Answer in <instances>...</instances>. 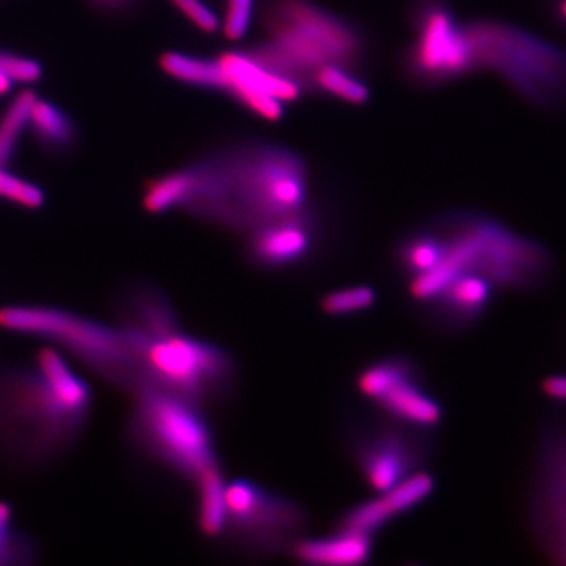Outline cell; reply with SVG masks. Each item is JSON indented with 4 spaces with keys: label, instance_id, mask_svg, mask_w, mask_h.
<instances>
[{
    "label": "cell",
    "instance_id": "20",
    "mask_svg": "<svg viewBox=\"0 0 566 566\" xmlns=\"http://www.w3.org/2000/svg\"><path fill=\"white\" fill-rule=\"evenodd\" d=\"M193 485L197 490V526L207 538L226 536L227 527V479L222 465H212L202 472Z\"/></svg>",
    "mask_w": 566,
    "mask_h": 566
},
{
    "label": "cell",
    "instance_id": "10",
    "mask_svg": "<svg viewBox=\"0 0 566 566\" xmlns=\"http://www.w3.org/2000/svg\"><path fill=\"white\" fill-rule=\"evenodd\" d=\"M348 449L354 465L375 493L390 490L420 471L430 455L427 431L387 417L354 427L349 431Z\"/></svg>",
    "mask_w": 566,
    "mask_h": 566
},
{
    "label": "cell",
    "instance_id": "27",
    "mask_svg": "<svg viewBox=\"0 0 566 566\" xmlns=\"http://www.w3.org/2000/svg\"><path fill=\"white\" fill-rule=\"evenodd\" d=\"M169 2L200 32L214 33L221 28L218 14L203 0H169Z\"/></svg>",
    "mask_w": 566,
    "mask_h": 566
},
{
    "label": "cell",
    "instance_id": "30",
    "mask_svg": "<svg viewBox=\"0 0 566 566\" xmlns=\"http://www.w3.org/2000/svg\"><path fill=\"white\" fill-rule=\"evenodd\" d=\"M542 389L553 400L566 403V375L547 376L543 379Z\"/></svg>",
    "mask_w": 566,
    "mask_h": 566
},
{
    "label": "cell",
    "instance_id": "2",
    "mask_svg": "<svg viewBox=\"0 0 566 566\" xmlns=\"http://www.w3.org/2000/svg\"><path fill=\"white\" fill-rule=\"evenodd\" d=\"M91 386L61 353L0 371V455L22 465L59 460L76 444L92 409Z\"/></svg>",
    "mask_w": 566,
    "mask_h": 566
},
{
    "label": "cell",
    "instance_id": "15",
    "mask_svg": "<svg viewBox=\"0 0 566 566\" xmlns=\"http://www.w3.org/2000/svg\"><path fill=\"white\" fill-rule=\"evenodd\" d=\"M115 318L126 340L158 337L182 327L169 297L150 282L132 283L123 290L115 303Z\"/></svg>",
    "mask_w": 566,
    "mask_h": 566
},
{
    "label": "cell",
    "instance_id": "24",
    "mask_svg": "<svg viewBox=\"0 0 566 566\" xmlns=\"http://www.w3.org/2000/svg\"><path fill=\"white\" fill-rule=\"evenodd\" d=\"M39 558V546L32 536L14 524L13 506L0 501V566L33 565Z\"/></svg>",
    "mask_w": 566,
    "mask_h": 566
},
{
    "label": "cell",
    "instance_id": "23",
    "mask_svg": "<svg viewBox=\"0 0 566 566\" xmlns=\"http://www.w3.org/2000/svg\"><path fill=\"white\" fill-rule=\"evenodd\" d=\"M39 93L32 87L13 96L0 114V167H10L22 134L28 132L29 115Z\"/></svg>",
    "mask_w": 566,
    "mask_h": 566
},
{
    "label": "cell",
    "instance_id": "4",
    "mask_svg": "<svg viewBox=\"0 0 566 566\" xmlns=\"http://www.w3.org/2000/svg\"><path fill=\"white\" fill-rule=\"evenodd\" d=\"M139 374V386L166 390L207 408L221 403L237 386L238 367L222 346L192 337L185 329L158 337L126 340Z\"/></svg>",
    "mask_w": 566,
    "mask_h": 566
},
{
    "label": "cell",
    "instance_id": "17",
    "mask_svg": "<svg viewBox=\"0 0 566 566\" xmlns=\"http://www.w3.org/2000/svg\"><path fill=\"white\" fill-rule=\"evenodd\" d=\"M374 542L375 536L334 528L333 534L326 536L304 535L286 554L303 565L360 566L374 557Z\"/></svg>",
    "mask_w": 566,
    "mask_h": 566
},
{
    "label": "cell",
    "instance_id": "7",
    "mask_svg": "<svg viewBox=\"0 0 566 566\" xmlns=\"http://www.w3.org/2000/svg\"><path fill=\"white\" fill-rule=\"evenodd\" d=\"M476 70L497 73L539 107L566 103V52L531 32L497 20L465 22Z\"/></svg>",
    "mask_w": 566,
    "mask_h": 566
},
{
    "label": "cell",
    "instance_id": "32",
    "mask_svg": "<svg viewBox=\"0 0 566 566\" xmlns=\"http://www.w3.org/2000/svg\"><path fill=\"white\" fill-rule=\"evenodd\" d=\"M14 85L17 84L10 80L9 74H7L6 71L2 70V66H0V98L10 95V93L13 92Z\"/></svg>",
    "mask_w": 566,
    "mask_h": 566
},
{
    "label": "cell",
    "instance_id": "16",
    "mask_svg": "<svg viewBox=\"0 0 566 566\" xmlns=\"http://www.w3.org/2000/svg\"><path fill=\"white\" fill-rule=\"evenodd\" d=\"M493 297V282L479 273H464L453 279L428 307L434 318L450 329H463L479 322Z\"/></svg>",
    "mask_w": 566,
    "mask_h": 566
},
{
    "label": "cell",
    "instance_id": "31",
    "mask_svg": "<svg viewBox=\"0 0 566 566\" xmlns=\"http://www.w3.org/2000/svg\"><path fill=\"white\" fill-rule=\"evenodd\" d=\"M554 20L566 31V0H549Z\"/></svg>",
    "mask_w": 566,
    "mask_h": 566
},
{
    "label": "cell",
    "instance_id": "25",
    "mask_svg": "<svg viewBox=\"0 0 566 566\" xmlns=\"http://www.w3.org/2000/svg\"><path fill=\"white\" fill-rule=\"evenodd\" d=\"M378 293L371 285H353L324 293L319 308L326 316H352L374 307Z\"/></svg>",
    "mask_w": 566,
    "mask_h": 566
},
{
    "label": "cell",
    "instance_id": "29",
    "mask_svg": "<svg viewBox=\"0 0 566 566\" xmlns=\"http://www.w3.org/2000/svg\"><path fill=\"white\" fill-rule=\"evenodd\" d=\"M142 2L144 0H85L92 10L112 18L128 17L140 9Z\"/></svg>",
    "mask_w": 566,
    "mask_h": 566
},
{
    "label": "cell",
    "instance_id": "11",
    "mask_svg": "<svg viewBox=\"0 0 566 566\" xmlns=\"http://www.w3.org/2000/svg\"><path fill=\"white\" fill-rule=\"evenodd\" d=\"M356 387L387 419L416 430L428 433L444 419V408L424 387L419 365L406 354H389L365 365Z\"/></svg>",
    "mask_w": 566,
    "mask_h": 566
},
{
    "label": "cell",
    "instance_id": "14",
    "mask_svg": "<svg viewBox=\"0 0 566 566\" xmlns=\"http://www.w3.org/2000/svg\"><path fill=\"white\" fill-rule=\"evenodd\" d=\"M434 490L436 476L422 468L397 486L376 493L375 499L346 510L334 528L376 536L397 517L422 505Z\"/></svg>",
    "mask_w": 566,
    "mask_h": 566
},
{
    "label": "cell",
    "instance_id": "5",
    "mask_svg": "<svg viewBox=\"0 0 566 566\" xmlns=\"http://www.w3.org/2000/svg\"><path fill=\"white\" fill-rule=\"evenodd\" d=\"M133 395L128 434L144 455L189 482L221 464L214 431L202 406L151 387Z\"/></svg>",
    "mask_w": 566,
    "mask_h": 566
},
{
    "label": "cell",
    "instance_id": "19",
    "mask_svg": "<svg viewBox=\"0 0 566 566\" xmlns=\"http://www.w3.org/2000/svg\"><path fill=\"white\" fill-rule=\"evenodd\" d=\"M158 66L170 80L200 91L226 93V74L218 57L186 54L181 51H164Z\"/></svg>",
    "mask_w": 566,
    "mask_h": 566
},
{
    "label": "cell",
    "instance_id": "13",
    "mask_svg": "<svg viewBox=\"0 0 566 566\" xmlns=\"http://www.w3.org/2000/svg\"><path fill=\"white\" fill-rule=\"evenodd\" d=\"M218 59L227 81L223 95L263 120H281L285 115L283 104L297 102L305 95L300 84L264 69L245 51H226Z\"/></svg>",
    "mask_w": 566,
    "mask_h": 566
},
{
    "label": "cell",
    "instance_id": "22",
    "mask_svg": "<svg viewBox=\"0 0 566 566\" xmlns=\"http://www.w3.org/2000/svg\"><path fill=\"white\" fill-rule=\"evenodd\" d=\"M311 91L353 106H364L370 102L371 96L370 87L364 81L363 74L337 65L319 66L312 77Z\"/></svg>",
    "mask_w": 566,
    "mask_h": 566
},
{
    "label": "cell",
    "instance_id": "18",
    "mask_svg": "<svg viewBox=\"0 0 566 566\" xmlns=\"http://www.w3.org/2000/svg\"><path fill=\"white\" fill-rule=\"evenodd\" d=\"M28 132L35 147L51 158H66L81 140L80 125L69 111L39 96L29 115Z\"/></svg>",
    "mask_w": 566,
    "mask_h": 566
},
{
    "label": "cell",
    "instance_id": "6",
    "mask_svg": "<svg viewBox=\"0 0 566 566\" xmlns=\"http://www.w3.org/2000/svg\"><path fill=\"white\" fill-rule=\"evenodd\" d=\"M0 327L13 334L46 338L76 356L112 386L136 392L139 374L132 348L117 326L55 305L0 307Z\"/></svg>",
    "mask_w": 566,
    "mask_h": 566
},
{
    "label": "cell",
    "instance_id": "28",
    "mask_svg": "<svg viewBox=\"0 0 566 566\" xmlns=\"http://www.w3.org/2000/svg\"><path fill=\"white\" fill-rule=\"evenodd\" d=\"M253 0H226V21L223 32L229 39H244L251 28Z\"/></svg>",
    "mask_w": 566,
    "mask_h": 566
},
{
    "label": "cell",
    "instance_id": "26",
    "mask_svg": "<svg viewBox=\"0 0 566 566\" xmlns=\"http://www.w3.org/2000/svg\"><path fill=\"white\" fill-rule=\"evenodd\" d=\"M0 200L22 210H41L46 205V192L36 182L25 180L10 167H0Z\"/></svg>",
    "mask_w": 566,
    "mask_h": 566
},
{
    "label": "cell",
    "instance_id": "9",
    "mask_svg": "<svg viewBox=\"0 0 566 566\" xmlns=\"http://www.w3.org/2000/svg\"><path fill=\"white\" fill-rule=\"evenodd\" d=\"M411 31L401 66L412 84L442 87L479 71L465 22L447 0H416Z\"/></svg>",
    "mask_w": 566,
    "mask_h": 566
},
{
    "label": "cell",
    "instance_id": "8",
    "mask_svg": "<svg viewBox=\"0 0 566 566\" xmlns=\"http://www.w3.org/2000/svg\"><path fill=\"white\" fill-rule=\"evenodd\" d=\"M227 527L223 538L251 556L286 554L307 535L303 505L249 479L227 480Z\"/></svg>",
    "mask_w": 566,
    "mask_h": 566
},
{
    "label": "cell",
    "instance_id": "3",
    "mask_svg": "<svg viewBox=\"0 0 566 566\" xmlns=\"http://www.w3.org/2000/svg\"><path fill=\"white\" fill-rule=\"evenodd\" d=\"M259 14L264 40L244 51L305 93L312 92V77L319 66L364 73L370 48L363 29L315 0H263Z\"/></svg>",
    "mask_w": 566,
    "mask_h": 566
},
{
    "label": "cell",
    "instance_id": "21",
    "mask_svg": "<svg viewBox=\"0 0 566 566\" xmlns=\"http://www.w3.org/2000/svg\"><path fill=\"white\" fill-rule=\"evenodd\" d=\"M446 243L434 226L406 234L395 249V259L409 279L428 273L444 259Z\"/></svg>",
    "mask_w": 566,
    "mask_h": 566
},
{
    "label": "cell",
    "instance_id": "12",
    "mask_svg": "<svg viewBox=\"0 0 566 566\" xmlns=\"http://www.w3.org/2000/svg\"><path fill=\"white\" fill-rule=\"evenodd\" d=\"M322 238V221L315 208L264 222L245 233L244 252L252 266L283 271L301 266L314 255Z\"/></svg>",
    "mask_w": 566,
    "mask_h": 566
},
{
    "label": "cell",
    "instance_id": "1",
    "mask_svg": "<svg viewBox=\"0 0 566 566\" xmlns=\"http://www.w3.org/2000/svg\"><path fill=\"white\" fill-rule=\"evenodd\" d=\"M185 167L189 191L181 211L223 229L248 233L307 205L303 156L274 142H234Z\"/></svg>",
    "mask_w": 566,
    "mask_h": 566
}]
</instances>
